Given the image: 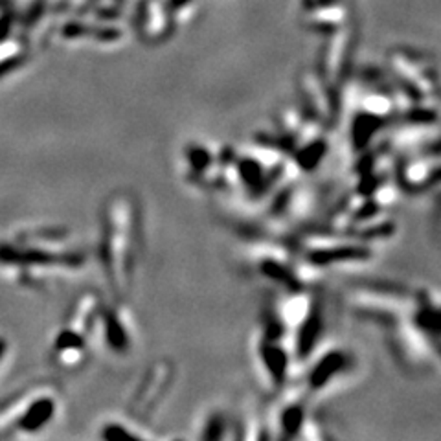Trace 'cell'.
Listing matches in <instances>:
<instances>
[{
  "label": "cell",
  "mask_w": 441,
  "mask_h": 441,
  "mask_svg": "<svg viewBox=\"0 0 441 441\" xmlns=\"http://www.w3.org/2000/svg\"><path fill=\"white\" fill-rule=\"evenodd\" d=\"M303 263L311 270L331 269V267L353 265L372 259V247L366 241L352 235L328 232V234L307 235L300 239L298 248H294Z\"/></svg>",
  "instance_id": "6da1fadb"
},
{
  "label": "cell",
  "mask_w": 441,
  "mask_h": 441,
  "mask_svg": "<svg viewBox=\"0 0 441 441\" xmlns=\"http://www.w3.org/2000/svg\"><path fill=\"white\" fill-rule=\"evenodd\" d=\"M357 359L346 347H331L320 353L318 359L307 368L306 386L307 396H320L337 388L355 374Z\"/></svg>",
  "instance_id": "7a4b0ae2"
},
{
  "label": "cell",
  "mask_w": 441,
  "mask_h": 441,
  "mask_svg": "<svg viewBox=\"0 0 441 441\" xmlns=\"http://www.w3.org/2000/svg\"><path fill=\"white\" fill-rule=\"evenodd\" d=\"M186 177L195 188H223V145L213 149L206 142H191L184 149Z\"/></svg>",
  "instance_id": "3957f363"
},
{
  "label": "cell",
  "mask_w": 441,
  "mask_h": 441,
  "mask_svg": "<svg viewBox=\"0 0 441 441\" xmlns=\"http://www.w3.org/2000/svg\"><path fill=\"white\" fill-rule=\"evenodd\" d=\"M307 396L303 390H298L296 393H291L289 397L279 399L278 410H276L272 425L276 432L272 437L279 440H293V437H302L306 425L309 421V410H307Z\"/></svg>",
  "instance_id": "277c9868"
},
{
  "label": "cell",
  "mask_w": 441,
  "mask_h": 441,
  "mask_svg": "<svg viewBox=\"0 0 441 441\" xmlns=\"http://www.w3.org/2000/svg\"><path fill=\"white\" fill-rule=\"evenodd\" d=\"M230 419L225 412H213L204 419L203 427H201V440H225L230 436Z\"/></svg>",
  "instance_id": "5b68a950"
}]
</instances>
